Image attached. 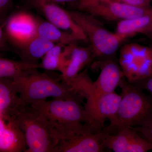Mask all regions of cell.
I'll use <instances>...</instances> for the list:
<instances>
[{"instance_id":"6da1fadb","label":"cell","mask_w":152,"mask_h":152,"mask_svg":"<svg viewBox=\"0 0 152 152\" xmlns=\"http://www.w3.org/2000/svg\"><path fill=\"white\" fill-rule=\"evenodd\" d=\"M121 100L116 115L103 128L109 134L126 127L143 126L152 121V98L141 89L123 78L119 86Z\"/></svg>"},{"instance_id":"7a4b0ae2","label":"cell","mask_w":152,"mask_h":152,"mask_svg":"<svg viewBox=\"0 0 152 152\" xmlns=\"http://www.w3.org/2000/svg\"><path fill=\"white\" fill-rule=\"evenodd\" d=\"M22 104L33 103L53 99H75L83 102L84 97L70 85L59 81L47 74L38 72L37 69L25 71L13 79Z\"/></svg>"},{"instance_id":"3957f363","label":"cell","mask_w":152,"mask_h":152,"mask_svg":"<svg viewBox=\"0 0 152 152\" xmlns=\"http://www.w3.org/2000/svg\"><path fill=\"white\" fill-rule=\"evenodd\" d=\"M50 122L57 140L53 152H101L106 149V133L95 123L65 126Z\"/></svg>"},{"instance_id":"277c9868","label":"cell","mask_w":152,"mask_h":152,"mask_svg":"<svg viewBox=\"0 0 152 152\" xmlns=\"http://www.w3.org/2000/svg\"><path fill=\"white\" fill-rule=\"evenodd\" d=\"M24 134L26 152H53L56 138L47 117L31 105L22 104L13 115Z\"/></svg>"},{"instance_id":"5b68a950","label":"cell","mask_w":152,"mask_h":152,"mask_svg":"<svg viewBox=\"0 0 152 152\" xmlns=\"http://www.w3.org/2000/svg\"><path fill=\"white\" fill-rule=\"evenodd\" d=\"M70 15L80 27L90 42L94 56L111 58L123 41L115 33L107 29L96 18L81 11H68Z\"/></svg>"},{"instance_id":"8992f818","label":"cell","mask_w":152,"mask_h":152,"mask_svg":"<svg viewBox=\"0 0 152 152\" xmlns=\"http://www.w3.org/2000/svg\"><path fill=\"white\" fill-rule=\"evenodd\" d=\"M82 102L75 99H53L30 105L43 114L53 124L66 126L80 123H93L85 106H82Z\"/></svg>"},{"instance_id":"52a82bcc","label":"cell","mask_w":152,"mask_h":152,"mask_svg":"<svg viewBox=\"0 0 152 152\" xmlns=\"http://www.w3.org/2000/svg\"><path fill=\"white\" fill-rule=\"evenodd\" d=\"M119 64L128 81L146 78L152 75V46L137 43L125 45L120 50Z\"/></svg>"},{"instance_id":"ba28073f","label":"cell","mask_w":152,"mask_h":152,"mask_svg":"<svg viewBox=\"0 0 152 152\" xmlns=\"http://www.w3.org/2000/svg\"><path fill=\"white\" fill-rule=\"evenodd\" d=\"M74 6L78 11L110 21L118 22L152 13V7H138L114 0H80L75 2Z\"/></svg>"},{"instance_id":"9c48e42d","label":"cell","mask_w":152,"mask_h":152,"mask_svg":"<svg viewBox=\"0 0 152 152\" xmlns=\"http://www.w3.org/2000/svg\"><path fill=\"white\" fill-rule=\"evenodd\" d=\"M97 79L93 82L85 107L89 115L103 96L114 92L124 77L119 64L111 58L103 61Z\"/></svg>"},{"instance_id":"30bf717a","label":"cell","mask_w":152,"mask_h":152,"mask_svg":"<svg viewBox=\"0 0 152 152\" xmlns=\"http://www.w3.org/2000/svg\"><path fill=\"white\" fill-rule=\"evenodd\" d=\"M4 24L9 39L21 49L38 35V20L26 12L15 13Z\"/></svg>"},{"instance_id":"8fae6325","label":"cell","mask_w":152,"mask_h":152,"mask_svg":"<svg viewBox=\"0 0 152 152\" xmlns=\"http://www.w3.org/2000/svg\"><path fill=\"white\" fill-rule=\"evenodd\" d=\"M94 57L91 47L78 46L77 43L66 45L60 71L61 81L70 85L80 71L89 64Z\"/></svg>"},{"instance_id":"7c38bea8","label":"cell","mask_w":152,"mask_h":152,"mask_svg":"<svg viewBox=\"0 0 152 152\" xmlns=\"http://www.w3.org/2000/svg\"><path fill=\"white\" fill-rule=\"evenodd\" d=\"M105 148L115 152H146L152 150V142L132 128H123L116 134L105 136Z\"/></svg>"},{"instance_id":"4fadbf2b","label":"cell","mask_w":152,"mask_h":152,"mask_svg":"<svg viewBox=\"0 0 152 152\" xmlns=\"http://www.w3.org/2000/svg\"><path fill=\"white\" fill-rule=\"evenodd\" d=\"M32 4L40 11L50 23L58 27L70 32L81 41L88 42L80 27L74 21L68 11L64 10L50 0H30Z\"/></svg>"},{"instance_id":"5bb4252c","label":"cell","mask_w":152,"mask_h":152,"mask_svg":"<svg viewBox=\"0 0 152 152\" xmlns=\"http://www.w3.org/2000/svg\"><path fill=\"white\" fill-rule=\"evenodd\" d=\"M24 134L14 116H0V152H26Z\"/></svg>"},{"instance_id":"9a60e30c","label":"cell","mask_w":152,"mask_h":152,"mask_svg":"<svg viewBox=\"0 0 152 152\" xmlns=\"http://www.w3.org/2000/svg\"><path fill=\"white\" fill-rule=\"evenodd\" d=\"M121 100V95L114 91L103 96L89 114L92 122L101 127H104L106 120L111 121L116 115Z\"/></svg>"},{"instance_id":"2e32d148","label":"cell","mask_w":152,"mask_h":152,"mask_svg":"<svg viewBox=\"0 0 152 152\" xmlns=\"http://www.w3.org/2000/svg\"><path fill=\"white\" fill-rule=\"evenodd\" d=\"M22 104L13 79L0 78V116L12 115Z\"/></svg>"},{"instance_id":"e0dca14e","label":"cell","mask_w":152,"mask_h":152,"mask_svg":"<svg viewBox=\"0 0 152 152\" xmlns=\"http://www.w3.org/2000/svg\"><path fill=\"white\" fill-rule=\"evenodd\" d=\"M54 43L40 36H36L18 52L22 61L30 64H39L46 53L55 45Z\"/></svg>"},{"instance_id":"ac0fdd59","label":"cell","mask_w":152,"mask_h":152,"mask_svg":"<svg viewBox=\"0 0 152 152\" xmlns=\"http://www.w3.org/2000/svg\"><path fill=\"white\" fill-rule=\"evenodd\" d=\"M38 35L55 44L67 45L80 40L74 34L62 29L50 22L38 20Z\"/></svg>"},{"instance_id":"d6986e66","label":"cell","mask_w":152,"mask_h":152,"mask_svg":"<svg viewBox=\"0 0 152 152\" xmlns=\"http://www.w3.org/2000/svg\"><path fill=\"white\" fill-rule=\"evenodd\" d=\"M152 22V13L118 22L115 34L121 40L140 34Z\"/></svg>"},{"instance_id":"ffe728a7","label":"cell","mask_w":152,"mask_h":152,"mask_svg":"<svg viewBox=\"0 0 152 152\" xmlns=\"http://www.w3.org/2000/svg\"><path fill=\"white\" fill-rule=\"evenodd\" d=\"M30 64L23 61H18L6 58H0V78L13 79L16 76L25 71L39 69V64Z\"/></svg>"},{"instance_id":"44dd1931","label":"cell","mask_w":152,"mask_h":152,"mask_svg":"<svg viewBox=\"0 0 152 152\" xmlns=\"http://www.w3.org/2000/svg\"><path fill=\"white\" fill-rule=\"evenodd\" d=\"M66 45L60 44L54 46L47 52L39 63V68L48 71H60L63 54Z\"/></svg>"},{"instance_id":"7402d4cb","label":"cell","mask_w":152,"mask_h":152,"mask_svg":"<svg viewBox=\"0 0 152 152\" xmlns=\"http://www.w3.org/2000/svg\"><path fill=\"white\" fill-rule=\"evenodd\" d=\"M130 128L135 130L141 135L152 142V121L140 126Z\"/></svg>"},{"instance_id":"603a6c76","label":"cell","mask_w":152,"mask_h":152,"mask_svg":"<svg viewBox=\"0 0 152 152\" xmlns=\"http://www.w3.org/2000/svg\"><path fill=\"white\" fill-rule=\"evenodd\" d=\"M119 2L142 8H150L152 7V0H114Z\"/></svg>"},{"instance_id":"cb8c5ba5","label":"cell","mask_w":152,"mask_h":152,"mask_svg":"<svg viewBox=\"0 0 152 152\" xmlns=\"http://www.w3.org/2000/svg\"><path fill=\"white\" fill-rule=\"evenodd\" d=\"M142 90H145L150 93L152 98V75L146 78L132 83Z\"/></svg>"},{"instance_id":"d4e9b609","label":"cell","mask_w":152,"mask_h":152,"mask_svg":"<svg viewBox=\"0 0 152 152\" xmlns=\"http://www.w3.org/2000/svg\"><path fill=\"white\" fill-rule=\"evenodd\" d=\"M4 28L3 24L0 28V49L1 51H6L10 50L7 45L9 39Z\"/></svg>"},{"instance_id":"484cf974","label":"cell","mask_w":152,"mask_h":152,"mask_svg":"<svg viewBox=\"0 0 152 152\" xmlns=\"http://www.w3.org/2000/svg\"><path fill=\"white\" fill-rule=\"evenodd\" d=\"M13 0H0V12L1 19L4 18L6 13L12 5Z\"/></svg>"},{"instance_id":"4316f807","label":"cell","mask_w":152,"mask_h":152,"mask_svg":"<svg viewBox=\"0 0 152 152\" xmlns=\"http://www.w3.org/2000/svg\"><path fill=\"white\" fill-rule=\"evenodd\" d=\"M140 34H144L147 37L151 42L152 45V22L148 27L142 32Z\"/></svg>"},{"instance_id":"83f0119b","label":"cell","mask_w":152,"mask_h":152,"mask_svg":"<svg viewBox=\"0 0 152 152\" xmlns=\"http://www.w3.org/2000/svg\"><path fill=\"white\" fill-rule=\"evenodd\" d=\"M51 1L56 3H64V2H75L78 1L80 0H50Z\"/></svg>"}]
</instances>
